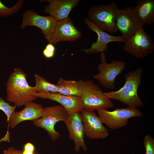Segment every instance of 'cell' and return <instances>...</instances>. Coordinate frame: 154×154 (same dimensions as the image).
<instances>
[{
  "instance_id": "1",
  "label": "cell",
  "mask_w": 154,
  "mask_h": 154,
  "mask_svg": "<svg viewBox=\"0 0 154 154\" xmlns=\"http://www.w3.org/2000/svg\"><path fill=\"white\" fill-rule=\"evenodd\" d=\"M6 100L21 107L27 102L33 101L37 98L35 86H30L27 81L26 74L21 68H15L6 83Z\"/></svg>"
},
{
  "instance_id": "2",
  "label": "cell",
  "mask_w": 154,
  "mask_h": 154,
  "mask_svg": "<svg viewBox=\"0 0 154 154\" xmlns=\"http://www.w3.org/2000/svg\"><path fill=\"white\" fill-rule=\"evenodd\" d=\"M143 69L138 68L125 76L124 86L116 91L104 92L109 98L118 100L128 106L137 108L142 107L143 102L137 94L141 81Z\"/></svg>"
},
{
  "instance_id": "3",
  "label": "cell",
  "mask_w": 154,
  "mask_h": 154,
  "mask_svg": "<svg viewBox=\"0 0 154 154\" xmlns=\"http://www.w3.org/2000/svg\"><path fill=\"white\" fill-rule=\"evenodd\" d=\"M80 96L84 110L88 111H97L113 108L114 105L99 86L92 80L79 79L78 81Z\"/></svg>"
},
{
  "instance_id": "4",
  "label": "cell",
  "mask_w": 154,
  "mask_h": 154,
  "mask_svg": "<svg viewBox=\"0 0 154 154\" xmlns=\"http://www.w3.org/2000/svg\"><path fill=\"white\" fill-rule=\"evenodd\" d=\"M119 8L114 1L106 5H94L88 10V19L102 30L116 33L118 31L116 19Z\"/></svg>"
},
{
  "instance_id": "5",
  "label": "cell",
  "mask_w": 154,
  "mask_h": 154,
  "mask_svg": "<svg viewBox=\"0 0 154 154\" xmlns=\"http://www.w3.org/2000/svg\"><path fill=\"white\" fill-rule=\"evenodd\" d=\"M44 109L42 116L33 121V123L37 127L45 129L52 140H56L59 137L60 133L55 130V125L60 121L64 122L69 115L60 105L46 107Z\"/></svg>"
},
{
  "instance_id": "6",
  "label": "cell",
  "mask_w": 154,
  "mask_h": 154,
  "mask_svg": "<svg viewBox=\"0 0 154 154\" xmlns=\"http://www.w3.org/2000/svg\"><path fill=\"white\" fill-rule=\"evenodd\" d=\"M123 50L137 58H143L154 50V44L150 36L141 27L126 40Z\"/></svg>"
},
{
  "instance_id": "7",
  "label": "cell",
  "mask_w": 154,
  "mask_h": 154,
  "mask_svg": "<svg viewBox=\"0 0 154 154\" xmlns=\"http://www.w3.org/2000/svg\"><path fill=\"white\" fill-rule=\"evenodd\" d=\"M98 113L103 123L112 130L125 126L130 118L142 116L141 112L137 108L129 106L112 111L102 109L98 111Z\"/></svg>"
},
{
  "instance_id": "8",
  "label": "cell",
  "mask_w": 154,
  "mask_h": 154,
  "mask_svg": "<svg viewBox=\"0 0 154 154\" xmlns=\"http://www.w3.org/2000/svg\"><path fill=\"white\" fill-rule=\"evenodd\" d=\"M116 23L118 31L126 40L143 26L138 19L134 8L126 7L119 8L116 15Z\"/></svg>"
},
{
  "instance_id": "9",
  "label": "cell",
  "mask_w": 154,
  "mask_h": 154,
  "mask_svg": "<svg viewBox=\"0 0 154 154\" xmlns=\"http://www.w3.org/2000/svg\"><path fill=\"white\" fill-rule=\"evenodd\" d=\"M125 66V63L123 61L114 60L110 63L103 61L98 66L99 73L94 75L93 78L102 86L114 90L116 78L122 73Z\"/></svg>"
},
{
  "instance_id": "10",
  "label": "cell",
  "mask_w": 154,
  "mask_h": 154,
  "mask_svg": "<svg viewBox=\"0 0 154 154\" xmlns=\"http://www.w3.org/2000/svg\"><path fill=\"white\" fill-rule=\"evenodd\" d=\"M22 17L21 29H24L28 26L37 27L41 29L47 41L54 33L57 23V21L50 16H42L32 10L24 12Z\"/></svg>"
},
{
  "instance_id": "11",
  "label": "cell",
  "mask_w": 154,
  "mask_h": 154,
  "mask_svg": "<svg viewBox=\"0 0 154 154\" xmlns=\"http://www.w3.org/2000/svg\"><path fill=\"white\" fill-rule=\"evenodd\" d=\"M81 115L84 127V135L92 139L106 138L109 133L99 116L94 111L83 110Z\"/></svg>"
},
{
  "instance_id": "12",
  "label": "cell",
  "mask_w": 154,
  "mask_h": 154,
  "mask_svg": "<svg viewBox=\"0 0 154 154\" xmlns=\"http://www.w3.org/2000/svg\"><path fill=\"white\" fill-rule=\"evenodd\" d=\"M84 21L88 27L96 33L98 36L96 41L92 44L90 48L82 50L86 54H92L106 52L108 50V44L110 42H125V40L121 36H115L107 33L97 27L88 18H85Z\"/></svg>"
},
{
  "instance_id": "13",
  "label": "cell",
  "mask_w": 154,
  "mask_h": 154,
  "mask_svg": "<svg viewBox=\"0 0 154 154\" xmlns=\"http://www.w3.org/2000/svg\"><path fill=\"white\" fill-rule=\"evenodd\" d=\"M64 122L68 130L69 138L74 142L76 152H79L81 148L87 151L81 112H75L69 115Z\"/></svg>"
},
{
  "instance_id": "14",
  "label": "cell",
  "mask_w": 154,
  "mask_h": 154,
  "mask_svg": "<svg viewBox=\"0 0 154 154\" xmlns=\"http://www.w3.org/2000/svg\"><path fill=\"white\" fill-rule=\"evenodd\" d=\"M81 32L77 29L71 18L68 17L57 21L55 31L47 40L53 45L62 41H74L81 37Z\"/></svg>"
},
{
  "instance_id": "15",
  "label": "cell",
  "mask_w": 154,
  "mask_h": 154,
  "mask_svg": "<svg viewBox=\"0 0 154 154\" xmlns=\"http://www.w3.org/2000/svg\"><path fill=\"white\" fill-rule=\"evenodd\" d=\"M34 95L37 98L48 99L58 102L64 108L69 115L75 112H81L84 110L80 96H65L58 93L36 92Z\"/></svg>"
},
{
  "instance_id": "16",
  "label": "cell",
  "mask_w": 154,
  "mask_h": 154,
  "mask_svg": "<svg viewBox=\"0 0 154 154\" xmlns=\"http://www.w3.org/2000/svg\"><path fill=\"white\" fill-rule=\"evenodd\" d=\"M24 108L21 110L15 112L11 116L8 126L13 129L18 124L26 121H33L41 117L43 115L44 109L40 104L30 101L26 103Z\"/></svg>"
},
{
  "instance_id": "17",
  "label": "cell",
  "mask_w": 154,
  "mask_h": 154,
  "mask_svg": "<svg viewBox=\"0 0 154 154\" xmlns=\"http://www.w3.org/2000/svg\"><path fill=\"white\" fill-rule=\"evenodd\" d=\"M49 3L45 6L43 11L57 21L68 17L71 10L77 5L80 0H47Z\"/></svg>"
},
{
  "instance_id": "18",
  "label": "cell",
  "mask_w": 154,
  "mask_h": 154,
  "mask_svg": "<svg viewBox=\"0 0 154 154\" xmlns=\"http://www.w3.org/2000/svg\"><path fill=\"white\" fill-rule=\"evenodd\" d=\"M134 9L143 26L154 22V0H138Z\"/></svg>"
},
{
  "instance_id": "19",
  "label": "cell",
  "mask_w": 154,
  "mask_h": 154,
  "mask_svg": "<svg viewBox=\"0 0 154 154\" xmlns=\"http://www.w3.org/2000/svg\"><path fill=\"white\" fill-rule=\"evenodd\" d=\"M58 93L65 96H80V93L78 81L68 80L59 78L56 85Z\"/></svg>"
},
{
  "instance_id": "20",
  "label": "cell",
  "mask_w": 154,
  "mask_h": 154,
  "mask_svg": "<svg viewBox=\"0 0 154 154\" xmlns=\"http://www.w3.org/2000/svg\"><path fill=\"white\" fill-rule=\"evenodd\" d=\"M35 90L37 92L49 94L58 93V87L56 85L46 80L38 74H35Z\"/></svg>"
},
{
  "instance_id": "21",
  "label": "cell",
  "mask_w": 154,
  "mask_h": 154,
  "mask_svg": "<svg viewBox=\"0 0 154 154\" xmlns=\"http://www.w3.org/2000/svg\"><path fill=\"white\" fill-rule=\"evenodd\" d=\"M25 1L19 0L12 7H8L0 0V17H7L17 13L23 7Z\"/></svg>"
},
{
  "instance_id": "22",
  "label": "cell",
  "mask_w": 154,
  "mask_h": 154,
  "mask_svg": "<svg viewBox=\"0 0 154 154\" xmlns=\"http://www.w3.org/2000/svg\"><path fill=\"white\" fill-rule=\"evenodd\" d=\"M17 106L11 105L9 103L6 102L2 98L0 97V110L3 111L7 116V122L9 121L10 117L15 112Z\"/></svg>"
},
{
  "instance_id": "23",
  "label": "cell",
  "mask_w": 154,
  "mask_h": 154,
  "mask_svg": "<svg viewBox=\"0 0 154 154\" xmlns=\"http://www.w3.org/2000/svg\"><path fill=\"white\" fill-rule=\"evenodd\" d=\"M143 143L145 149V154H154V139L149 135L144 137Z\"/></svg>"
},
{
  "instance_id": "24",
  "label": "cell",
  "mask_w": 154,
  "mask_h": 154,
  "mask_svg": "<svg viewBox=\"0 0 154 154\" xmlns=\"http://www.w3.org/2000/svg\"><path fill=\"white\" fill-rule=\"evenodd\" d=\"M35 147L34 145L30 142L26 143L24 145L23 150L35 152Z\"/></svg>"
},
{
  "instance_id": "25",
  "label": "cell",
  "mask_w": 154,
  "mask_h": 154,
  "mask_svg": "<svg viewBox=\"0 0 154 154\" xmlns=\"http://www.w3.org/2000/svg\"><path fill=\"white\" fill-rule=\"evenodd\" d=\"M7 150L9 154H23L22 150L17 149L12 146Z\"/></svg>"
},
{
  "instance_id": "26",
  "label": "cell",
  "mask_w": 154,
  "mask_h": 154,
  "mask_svg": "<svg viewBox=\"0 0 154 154\" xmlns=\"http://www.w3.org/2000/svg\"><path fill=\"white\" fill-rule=\"evenodd\" d=\"M54 53L48 51L45 48L43 51V54L46 58L49 59L52 58L54 56Z\"/></svg>"
},
{
  "instance_id": "27",
  "label": "cell",
  "mask_w": 154,
  "mask_h": 154,
  "mask_svg": "<svg viewBox=\"0 0 154 154\" xmlns=\"http://www.w3.org/2000/svg\"><path fill=\"white\" fill-rule=\"evenodd\" d=\"M45 48L49 51L55 53V48L54 45L52 44L49 43L47 44Z\"/></svg>"
},
{
  "instance_id": "28",
  "label": "cell",
  "mask_w": 154,
  "mask_h": 154,
  "mask_svg": "<svg viewBox=\"0 0 154 154\" xmlns=\"http://www.w3.org/2000/svg\"><path fill=\"white\" fill-rule=\"evenodd\" d=\"M3 154H9L7 149H5L3 151Z\"/></svg>"
}]
</instances>
